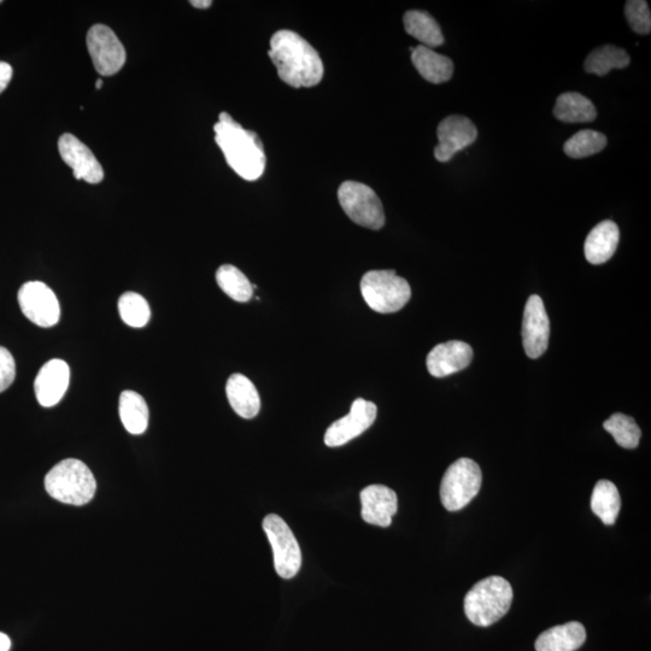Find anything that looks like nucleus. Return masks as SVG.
Returning a JSON list of instances; mask_svg holds the SVG:
<instances>
[{
	"label": "nucleus",
	"instance_id": "nucleus-1",
	"mask_svg": "<svg viewBox=\"0 0 651 651\" xmlns=\"http://www.w3.org/2000/svg\"><path fill=\"white\" fill-rule=\"evenodd\" d=\"M269 57L285 84L302 89L320 84L324 63L312 45L292 31H279L271 39Z\"/></svg>",
	"mask_w": 651,
	"mask_h": 651
},
{
	"label": "nucleus",
	"instance_id": "nucleus-2",
	"mask_svg": "<svg viewBox=\"0 0 651 651\" xmlns=\"http://www.w3.org/2000/svg\"><path fill=\"white\" fill-rule=\"evenodd\" d=\"M216 144L226 157L228 166L240 178L255 181L265 173L267 157L260 137L234 121L227 113H221L214 126Z\"/></svg>",
	"mask_w": 651,
	"mask_h": 651
},
{
	"label": "nucleus",
	"instance_id": "nucleus-3",
	"mask_svg": "<svg viewBox=\"0 0 651 651\" xmlns=\"http://www.w3.org/2000/svg\"><path fill=\"white\" fill-rule=\"evenodd\" d=\"M45 488L56 501L70 506H85L97 490L95 475L84 462L63 460L45 478Z\"/></svg>",
	"mask_w": 651,
	"mask_h": 651
},
{
	"label": "nucleus",
	"instance_id": "nucleus-4",
	"mask_svg": "<svg viewBox=\"0 0 651 651\" xmlns=\"http://www.w3.org/2000/svg\"><path fill=\"white\" fill-rule=\"evenodd\" d=\"M513 595L512 585L502 577L480 580L465 597L467 618L474 625L491 626L508 613Z\"/></svg>",
	"mask_w": 651,
	"mask_h": 651
},
{
	"label": "nucleus",
	"instance_id": "nucleus-5",
	"mask_svg": "<svg viewBox=\"0 0 651 651\" xmlns=\"http://www.w3.org/2000/svg\"><path fill=\"white\" fill-rule=\"evenodd\" d=\"M360 289L368 307L380 314L400 312L406 307L412 289L395 271H371L363 275Z\"/></svg>",
	"mask_w": 651,
	"mask_h": 651
},
{
	"label": "nucleus",
	"instance_id": "nucleus-6",
	"mask_svg": "<svg viewBox=\"0 0 651 651\" xmlns=\"http://www.w3.org/2000/svg\"><path fill=\"white\" fill-rule=\"evenodd\" d=\"M483 474L477 462L457 460L445 472L441 485V500L449 512L465 508L482 488Z\"/></svg>",
	"mask_w": 651,
	"mask_h": 651
},
{
	"label": "nucleus",
	"instance_id": "nucleus-7",
	"mask_svg": "<svg viewBox=\"0 0 651 651\" xmlns=\"http://www.w3.org/2000/svg\"><path fill=\"white\" fill-rule=\"evenodd\" d=\"M338 199L344 213L355 224L373 231L384 227L383 204L371 187L357 181H345L339 187Z\"/></svg>",
	"mask_w": 651,
	"mask_h": 651
},
{
	"label": "nucleus",
	"instance_id": "nucleus-8",
	"mask_svg": "<svg viewBox=\"0 0 651 651\" xmlns=\"http://www.w3.org/2000/svg\"><path fill=\"white\" fill-rule=\"evenodd\" d=\"M262 527L272 545L275 571L283 579L296 577L302 567V551L289 525L279 515L269 514Z\"/></svg>",
	"mask_w": 651,
	"mask_h": 651
},
{
	"label": "nucleus",
	"instance_id": "nucleus-9",
	"mask_svg": "<svg viewBox=\"0 0 651 651\" xmlns=\"http://www.w3.org/2000/svg\"><path fill=\"white\" fill-rule=\"evenodd\" d=\"M17 299L23 315L34 325L49 328L60 321V302L55 292L41 281H29L23 284Z\"/></svg>",
	"mask_w": 651,
	"mask_h": 651
},
{
	"label": "nucleus",
	"instance_id": "nucleus-10",
	"mask_svg": "<svg viewBox=\"0 0 651 651\" xmlns=\"http://www.w3.org/2000/svg\"><path fill=\"white\" fill-rule=\"evenodd\" d=\"M93 66L102 76L120 72L126 63V50L113 29L104 25L90 28L86 38Z\"/></svg>",
	"mask_w": 651,
	"mask_h": 651
},
{
	"label": "nucleus",
	"instance_id": "nucleus-11",
	"mask_svg": "<svg viewBox=\"0 0 651 651\" xmlns=\"http://www.w3.org/2000/svg\"><path fill=\"white\" fill-rule=\"evenodd\" d=\"M378 408L373 402L357 398L351 406L350 413L334 421L325 434V444L330 448L342 447L361 436L377 419Z\"/></svg>",
	"mask_w": 651,
	"mask_h": 651
},
{
	"label": "nucleus",
	"instance_id": "nucleus-12",
	"mask_svg": "<svg viewBox=\"0 0 651 651\" xmlns=\"http://www.w3.org/2000/svg\"><path fill=\"white\" fill-rule=\"evenodd\" d=\"M437 137L434 157L438 162L445 163L477 140L478 129L468 117L453 115L439 123Z\"/></svg>",
	"mask_w": 651,
	"mask_h": 651
},
{
	"label": "nucleus",
	"instance_id": "nucleus-13",
	"mask_svg": "<svg viewBox=\"0 0 651 651\" xmlns=\"http://www.w3.org/2000/svg\"><path fill=\"white\" fill-rule=\"evenodd\" d=\"M550 321L543 299L537 295L527 299L523 320V343L527 356L538 359L548 349Z\"/></svg>",
	"mask_w": 651,
	"mask_h": 651
},
{
	"label": "nucleus",
	"instance_id": "nucleus-14",
	"mask_svg": "<svg viewBox=\"0 0 651 651\" xmlns=\"http://www.w3.org/2000/svg\"><path fill=\"white\" fill-rule=\"evenodd\" d=\"M58 151L62 160L73 169L76 180L89 184L102 183L104 170L93 152L73 134L66 133L58 140Z\"/></svg>",
	"mask_w": 651,
	"mask_h": 651
},
{
	"label": "nucleus",
	"instance_id": "nucleus-15",
	"mask_svg": "<svg viewBox=\"0 0 651 651\" xmlns=\"http://www.w3.org/2000/svg\"><path fill=\"white\" fill-rule=\"evenodd\" d=\"M70 368L60 359L46 362L34 381L35 396L41 407L51 408L60 403L69 387Z\"/></svg>",
	"mask_w": 651,
	"mask_h": 651
},
{
	"label": "nucleus",
	"instance_id": "nucleus-16",
	"mask_svg": "<svg viewBox=\"0 0 651 651\" xmlns=\"http://www.w3.org/2000/svg\"><path fill=\"white\" fill-rule=\"evenodd\" d=\"M472 360L471 345L460 340H451L433 348L427 356L426 365L433 377L444 378L467 368Z\"/></svg>",
	"mask_w": 651,
	"mask_h": 651
},
{
	"label": "nucleus",
	"instance_id": "nucleus-17",
	"mask_svg": "<svg viewBox=\"0 0 651 651\" xmlns=\"http://www.w3.org/2000/svg\"><path fill=\"white\" fill-rule=\"evenodd\" d=\"M362 519L366 523L389 527L397 513L398 498L396 492L385 485H369L361 491Z\"/></svg>",
	"mask_w": 651,
	"mask_h": 651
},
{
	"label": "nucleus",
	"instance_id": "nucleus-18",
	"mask_svg": "<svg viewBox=\"0 0 651 651\" xmlns=\"http://www.w3.org/2000/svg\"><path fill=\"white\" fill-rule=\"evenodd\" d=\"M619 227L611 220L602 221L589 233L585 240V257L591 265H603L611 260L618 249Z\"/></svg>",
	"mask_w": 651,
	"mask_h": 651
},
{
	"label": "nucleus",
	"instance_id": "nucleus-19",
	"mask_svg": "<svg viewBox=\"0 0 651 651\" xmlns=\"http://www.w3.org/2000/svg\"><path fill=\"white\" fill-rule=\"evenodd\" d=\"M226 394L234 412L243 419H254L261 409V398L256 386L245 375L236 373L227 381Z\"/></svg>",
	"mask_w": 651,
	"mask_h": 651
},
{
	"label": "nucleus",
	"instance_id": "nucleus-20",
	"mask_svg": "<svg viewBox=\"0 0 651 651\" xmlns=\"http://www.w3.org/2000/svg\"><path fill=\"white\" fill-rule=\"evenodd\" d=\"M586 641L585 627L571 621L565 625L551 627L537 638V651H576Z\"/></svg>",
	"mask_w": 651,
	"mask_h": 651
},
{
	"label": "nucleus",
	"instance_id": "nucleus-21",
	"mask_svg": "<svg viewBox=\"0 0 651 651\" xmlns=\"http://www.w3.org/2000/svg\"><path fill=\"white\" fill-rule=\"evenodd\" d=\"M412 62L422 78L431 84H443L453 78V61L424 45L416 46L412 51Z\"/></svg>",
	"mask_w": 651,
	"mask_h": 651
},
{
	"label": "nucleus",
	"instance_id": "nucleus-22",
	"mask_svg": "<svg viewBox=\"0 0 651 651\" xmlns=\"http://www.w3.org/2000/svg\"><path fill=\"white\" fill-rule=\"evenodd\" d=\"M404 29L410 37L419 40L428 49L444 44V35L438 22L425 11H408L403 17Z\"/></svg>",
	"mask_w": 651,
	"mask_h": 651
},
{
	"label": "nucleus",
	"instance_id": "nucleus-23",
	"mask_svg": "<svg viewBox=\"0 0 651 651\" xmlns=\"http://www.w3.org/2000/svg\"><path fill=\"white\" fill-rule=\"evenodd\" d=\"M120 419L126 430L138 436L149 426V407L144 397L136 391L126 390L120 396Z\"/></svg>",
	"mask_w": 651,
	"mask_h": 651
},
{
	"label": "nucleus",
	"instance_id": "nucleus-24",
	"mask_svg": "<svg viewBox=\"0 0 651 651\" xmlns=\"http://www.w3.org/2000/svg\"><path fill=\"white\" fill-rule=\"evenodd\" d=\"M554 115L562 122L585 123L596 119L597 110L589 98L577 92H566L557 98Z\"/></svg>",
	"mask_w": 651,
	"mask_h": 651
},
{
	"label": "nucleus",
	"instance_id": "nucleus-25",
	"mask_svg": "<svg viewBox=\"0 0 651 651\" xmlns=\"http://www.w3.org/2000/svg\"><path fill=\"white\" fill-rule=\"evenodd\" d=\"M621 508V498L617 486L609 480L597 482L591 496V509L604 525H614Z\"/></svg>",
	"mask_w": 651,
	"mask_h": 651
},
{
	"label": "nucleus",
	"instance_id": "nucleus-26",
	"mask_svg": "<svg viewBox=\"0 0 651 651\" xmlns=\"http://www.w3.org/2000/svg\"><path fill=\"white\" fill-rule=\"evenodd\" d=\"M629 64L630 56L624 49L606 45L591 52L585 60L584 68L586 73L604 76L612 69H624Z\"/></svg>",
	"mask_w": 651,
	"mask_h": 651
},
{
	"label": "nucleus",
	"instance_id": "nucleus-27",
	"mask_svg": "<svg viewBox=\"0 0 651 651\" xmlns=\"http://www.w3.org/2000/svg\"><path fill=\"white\" fill-rule=\"evenodd\" d=\"M216 281L228 297L239 303L249 302L254 296V289L249 279L232 265H224L217 269Z\"/></svg>",
	"mask_w": 651,
	"mask_h": 651
},
{
	"label": "nucleus",
	"instance_id": "nucleus-28",
	"mask_svg": "<svg viewBox=\"0 0 651 651\" xmlns=\"http://www.w3.org/2000/svg\"><path fill=\"white\" fill-rule=\"evenodd\" d=\"M604 430L611 433L621 448L635 449L641 441L642 431L635 419L621 413H615L604 421Z\"/></svg>",
	"mask_w": 651,
	"mask_h": 651
},
{
	"label": "nucleus",
	"instance_id": "nucleus-29",
	"mask_svg": "<svg viewBox=\"0 0 651 651\" xmlns=\"http://www.w3.org/2000/svg\"><path fill=\"white\" fill-rule=\"evenodd\" d=\"M606 146L607 137L603 133L592 131V129H583L567 140L563 151L568 157L584 158L598 154Z\"/></svg>",
	"mask_w": 651,
	"mask_h": 651
},
{
	"label": "nucleus",
	"instance_id": "nucleus-30",
	"mask_svg": "<svg viewBox=\"0 0 651 651\" xmlns=\"http://www.w3.org/2000/svg\"><path fill=\"white\" fill-rule=\"evenodd\" d=\"M119 313L126 325L142 328L151 319V309L148 301L136 292H126L119 299Z\"/></svg>",
	"mask_w": 651,
	"mask_h": 651
},
{
	"label": "nucleus",
	"instance_id": "nucleus-31",
	"mask_svg": "<svg viewBox=\"0 0 651 651\" xmlns=\"http://www.w3.org/2000/svg\"><path fill=\"white\" fill-rule=\"evenodd\" d=\"M625 16L632 31L649 34L651 31V14L649 5L644 0H630L626 3Z\"/></svg>",
	"mask_w": 651,
	"mask_h": 651
},
{
	"label": "nucleus",
	"instance_id": "nucleus-32",
	"mask_svg": "<svg viewBox=\"0 0 651 651\" xmlns=\"http://www.w3.org/2000/svg\"><path fill=\"white\" fill-rule=\"evenodd\" d=\"M16 378V363L13 355L4 346H0V392L8 390Z\"/></svg>",
	"mask_w": 651,
	"mask_h": 651
},
{
	"label": "nucleus",
	"instance_id": "nucleus-33",
	"mask_svg": "<svg viewBox=\"0 0 651 651\" xmlns=\"http://www.w3.org/2000/svg\"><path fill=\"white\" fill-rule=\"evenodd\" d=\"M14 70L7 62H0V93L7 89L13 78Z\"/></svg>",
	"mask_w": 651,
	"mask_h": 651
},
{
	"label": "nucleus",
	"instance_id": "nucleus-34",
	"mask_svg": "<svg viewBox=\"0 0 651 651\" xmlns=\"http://www.w3.org/2000/svg\"><path fill=\"white\" fill-rule=\"evenodd\" d=\"M190 4L192 5L193 8L203 10V9L210 8L211 4H213V2H211V0H192V2H190Z\"/></svg>",
	"mask_w": 651,
	"mask_h": 651
},
{
	"label": "nucleus",
	"instance_id": "nucleus-35",
	"mask_svg": "<svg viewBox=\"0 0 651 651\" xmlns=\"http://www.w3.org/2000/svg\"><path fill=\"white\" fill-rule=\"evenodd\" d=\"M11 648L10 638L5 633L0 632V651H9Z\"/></svg>",
	"mask_w": 651,
	"mask_h": 651
},
{
	"label": "nucleus",
	"instance_id": "nucleus-36",
	"mask_svg": "<svg viewBox=\"0 0 651 651\" xmlns=\"http://www.w3.org/2000/svg\"><path fill=\"white\" fill-rule=\"evenodd\" d=\"M102 87H103V80H102V79H98L97 82H96V89H97V90H101Z\"/></svg>",
	"mask_w": 651,
	"mask_h": 651
},
{
	"label": "nucleus",
	"instance_id": "nucleus-37",
	"mask_svg": "<svg viewBox=\"0 0 651 651\" xmlns=\"http://www.w3.org/2000/svg\"><path fill=\"white\" fill-rule=\"evenodd\" d=\"M0 4H2V2H0Z\"/></svg>",
	"mask_w": 651,
	"mask_h": 651
}]
</instances>
